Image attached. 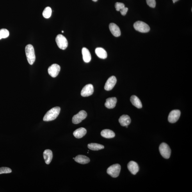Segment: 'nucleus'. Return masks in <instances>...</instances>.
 <instances>
[{"mask_svg": "<svg viewBox=\"0 0 192 192\" xmlns=\"http://www.w3.org/2000/svg\"><path fill=\"white\" fill-rule=\"evenodd\" d=\"M62 33H63V32H64V31H62Z\"/></svg>", "mask_w": 192, "mask_h": 192, "instance_id": "obj_32", "label": "nucleus"}, {"mask_svg": "<svg viewBox=\"0 0 192 192\" xmlns=\"http://www.w3.org/2000/svg\"><path fill=\"white\" fill-rule=\"evenodd\" d=\"M117 100L115 97L107 98L105 103V106L107 108L111 109L114 108L116 106Z\"/></svg>", "mask_w": 192, "mask_h": 192, "instance_id": "obj_14", "label": "nucleus"}, {"mask_svg": "<svg viewBox=\"0 0 192 192\" xmlns=\"http://www.w3.org/2000/svg\"><path fill=\"white\" fill-rule=\"evenodd\" d=\"M135 29L141 33H147L150 30L149 26L143 22L138 21L136 22L134 24Z\"/></svg>", "mask_w": 192, "mask_h": 192, "instance_id": "obj_3", "label": "nucleus"}, {"mask_svg": "<svg viewBox=\"0 0 192 192\" xmlns=\"http://www.w3.org/2000/svg\"><path fill=\"white\" fill-rule=\"evenodd\" d=\"M74 159L77 163L83 164L88 163L90 161V159L88 157L82 155H77Z\"/></svg>", "mask_w": 192, "mask_h": 192, "instance_id": "obj_16", "label": "nucleus"}, {"mask_svg": "<svg viewBox=\"0 0 192 192\" xmlns=\"http://www.w3.org/2000/svg\"><path fill=\"white\" fill-rule=\"evenodd\" d=\"M87 114L86 112L84 110H81L78 113L73 116L72 122L75 124H78L81 123L86 118Z\"/></svg>", "mask_w": 192, "mask_h": 192, "instance_id": "obj_7", "label": "nucleus"}, {"mask_svg": "<svg viewBox=\"0 0 192 192\" xmlns=\"http://www.w3.org/2000/svg\"><path fill=\"white\" fill-rule=\"evenodd\" d=\"M86 133V130L85 128L81 127L75 130L73 134L75 138H81L85 135Z\"/></svg>", "mask_w": 192, "mask_h": 192, "instance_id": "obj_18", "label": "nucleus"}, {"mask_svg": "<svg viewBox=\"0 0 192 192\" xmlns=\"http://www.w3.org/2000/svg\"><path fill=\"white\" fill-rule=\"evenodd\" d=\"M89 149L93 150H98L104 149V147L100 144L96 143H91L88 145Z\"/></svg>", "mask_w": 192, "mask_h": 192, "instance_id": "obj_23", "label": "nucleus"}, {"mask_svg": "<svg viewBox=\"0 0 192 192\" xmlns=\"http://www.w3.org/2000/svg\"><path fill=\"white\" fill-rule=\"evenodd\" d=\"M60 70V66L58 64H54L48 68V72L50 76L55 78L58 76Z\"/></svg>", "mask_w": 192, "mask_h": 192, "instance_id": "obj_9", "label": "nucleus"}, {"mask_svg": "<svg viewBox=\"0 0 192 192\" xmlns=\"http://www.w3.org/2000/svg\"><path fill=\"white\" fill-rule=\"evenodd\" d=\"M9 35L10 33L7 30L4 29L0 30V40L8 38Z\"/></svg>", "mask_w": 192, "mask_h": 192, "instance_id": "obj_25", "label": "nucleus"}, {"mask_svg": "<svg viewBox=\"0 0 192 192\" xmlns=\"http://www.w3.org/2000/svg\"><path fill=\"white\" fill-rule=\"evenodd\" d=\"M115 7L116 10L117 11H120L122 9L125 7V4L123 3L117 2L115 4Z\"/></svg>", "mask_w": 192, "mask_h": 192, "instance_id": "obj_27", "label": "nucleus"}, {"mask_svg": "<svg viewBox=\"0 0 192 192\" xmlns=\"http://www.w3.org/2000/svg\"><path fill=\"white\" fill-rule=\"evenodd\" d=\"M159 150L162 156L164 158L168 159L170 158L171 150L169 146L165 143H162L160 145Z\"/></svg>", "mask_w": 192, "mask_h": 192, "instance_id": "obj_4", "label": "nucleus"}, {"mask_svg": "<svg viewBox=\"0 0 192 192\" xmlns=\"http://www.w3.org/2000/svg\"><path fill=\"white\" fill-rule=\"evenodd\" d=\"M128 170L132 174L136 175L139 170V166L136 162L131 161L129 162L127 165Z\"/></svg>", "mask_w": 192, "mask_h": 192, "instance_id": "obj_12", "label": "nucleus"}, {"mask_svg": "<svg viewBox=\"0 0 192 192\" xmlns=\"http://www.w3.org/2000/svg\"><path fill=\"white\" fill-rule=\"evenodd\" d=\"M94 93V87L91 84H87L82 89L81 95L83 97H87L92 95Z\"/></svg>", "mask_w": 192, "mask_h": 192, "instance_id": "obj_10", "label": "nucleus"}, {"mask_svg": "<svg viewBox=\"0 0 192 192\" xmlns=\"http://www.w3.org/2000/svg\"><path fill=\"white\" fill-rule=\"evenodd\" d=\"M92 1L94 2H97L98 1V0H92Z\"/></svg>", "mask_w": 192, "mask_h": 192, "instance_id": "obj_31", "label": "nucleus"}, {"mask_svg": "<svg viewBox=\"0 0 192 192\" xmlns=\"http://www.w3.org/2000/svg\"><path fill=\"white\" fill-rule=\"evenodd\" d=\"M56 42L58 47L62 50H65L68 46L67 39L61 34H59L56 36Z\"/></svg>", "mask_w": 192, "mask_h": 192, "instance_id": "obj_6", "label": "nucleus"}, {"mask_svg": "<svg viewBox=\"0 0 192 192\" xmlns=\"http://www.w3.org/2000/svg\"><path fill=\"white\" fill-rule=\"evenodd\" d=\"M119 122L122 126H126L130 124L131 122V118L129 116L126 115H123L119 119Z\"/></svg>", "mask_w": 192, "mask_h": 192, "instance_id": "obj_17", "label": "nucleus"}, {"mask_svg": "<svg viewBox=\"0 0 192 192\" xmlns=\"http://www.w3.org/2000/svg\"><path fill=\"white\" fill-rule=\"evenodd\" d=\"M61 108L59 107H55L50 109L47 112L43 117V120L45 122H49L56 118L60 113Z\"/></svg>", "mask_w": 192, "mask_h": 192, "instance_id": "obj_1", "label": "nucleus"}, {"mask_svg": "<svg viewBox=\"0 0 192 192\" xmlns=\"http://www.w3.org/2000/svg\"><path fill=\"white\" fill-rule=\"evenodd\" d=\"M181 112L178 110H175L170 112L168 117L169 122L174 123L177 122L180 118Z\"/></svg>", "mask_w": 192, "mask_h": 192, "instance_id": "obj_8", "label": "nucleus"}, {"mask_svg": "<svg viewBox=\"0 0 192 192\" xmlns=\"http://www.w3.org/2000/svg\"><path fill=\"white\" fill-rule=\"evenodd\" d=\"M82 54L84 62H90L91 60V55L89 50L87 48L83 47L82 49Z\"/></svg>", "mask_w": 192, "mask_h": 192, "instance_id": "obj_19", "label": "nucleus"}, {"mask_svg": "<svg viewBox=\"0 0 192 192\" xmlns=\"http://www.w3.org/2000/svg\"><path fill=\"white\" fill-rule=\"evenodd\" d=\"M147 5L150 7L154 8L156 6L155 0H146Z\"/></svg>", "mask_w": 192, "mask_h": 192, "instance_id": "obj_28", "label": "nucleus"}, {"mask_svg": "<svg viewBox=\"0 0 192 192\" xmlns=\"http://www.w3.org/2000/svg\"><path fill=\"white\" fill-rule=\"evenodd\" d=\"M109 27L111 33L115 37H118L121 35L120 30L117 25L111 23L110 24Z\"/></svg>", "mask_w": 192, "mask_h": 192, "instance_id": "obj_13", "label": "nucleus"}, {"mask_svg": "<svg viewBox=\"0 0 192 192\" xmlns=\"http://www.w3.org/2000/svg\"><path fill=\"white\" fill-rule=\"evenodd\" d=\"M178 1H179V0H173V3H175V2H177Z\"/></svg>", "mask_w": 192, "mask_h": 192, "instance_id": "obj_30", "label": "nucleus"}, {"mask_svg": "<svg viewBox=\"0 0 192 192\" xmlns=\"http://www.w3.org/2000/svg\"><path fill=\"white\" fill-rule=\"evenodd\" d=\"M75 158H73V159H74Z\"/></svg>", "mask_w": 192, "mask_h": 192, "instance_id": "obj_33", "label": "nucleus"}, {"mask_svg": "<svg viewBox=\"0 0 192 192\" xmlns=\"http://www.w3.org/2000/svg\"><path fill=\"white\" fill-rule=\"evenodd\" d=\"M128 10V8L127 7H125L122 9V10H120L121 14L123 16L126 15L127 11Z\"/></svg>", "mask_w": 192, "mask_h": 192, "instance_id": "obj_29", "label": "nucleus"}, {"mask_svg": "<svg viewBox=\"0 0 192 192\" xmlns=\"http://www.w3.org/2000/svg\"><path fill=\"white\" fill-rule=\"evenodd\" d=\"M117 82V79L115 76H112L107 79L104 86L105 90H111L113 89Z\"/></svg>", "mask_w": 192, "mask_h": 192, "instance_id": "obj_11", "label": "nucleus"}, {"mask_svg": "<svg viewBox=\"0 0 192 192\" xmlns=\"http://www.w3.org/2000/svg\"><path fill=\"white\" fill-rule=\"evenodd\" d=\"M95 52L99 58L105 59L107 58V54L106 51L104 49L101 47L96 48Z\"/></svg>", "mask_w": 192, "mask_h": 192, "instance_id": "obj_20", "label": "nucleus"}, {"mask_svg": "<svg viewBox=\"0 0 192 192\" xmlns=\"http://www.w3.org/2000/svg\"><path fill=\"white\" fill-rule=\"evenodd\" d=\"M130 101L133 106L138 109L141 108L142 107V104L140 99L135 95H132L130 98Z\"/></svg>", "mask_w": 192, "mask_h": 192, "instance_id": "obj_21", "label": "nucleus"}, {"mask_svg": "<svg viewBox=\"0 0 192 192\" xmlns=\"http://www.w3.org/2000/svg\"><path fill=\"white\" fill-rule=\"evenodd\" d=\"M25 51L27 61L30 65H33L35 62L36 57L34 48L31 44L27 45L25 49Z\"/></svg>", "mask_w": 192, "mask_h": 192, "instance_id": "obj_2", "label": "nucleus"}, {"mask_svg": "<svg viewBox=\"0 0 192 192\" xmlns=\"http://www.w3.org/2000/svg\"><path fill=\"white\" fill-rule=\"evenodd\" d=\"M43 156L46 163L50 164L53 158V154L52 151L50 150H45L43 152Z\"/></svg>", "mask_w": 192, "mask_h": 192, "instance_id": "obj_15", "label": "nucleus"}, {"mask_svg": "<svg viewBox=\"0 0 192 192\" xmlns=\"http://www.w3.org/2000/svg\"><path fill=\"white\" fill-rule=\"evenodd\" d=\"M121 168L120 164H114L107 169V173L112 177L117 178L120 174Z\"/></svg>", "mask_w": 192, "mask_h": 192, "instance_id": "obj_5", "label": "nucleus"}, {"mask_svg": "<svg viewBox=\"0 0 192 192\" xmlns=\"http://www.w3.org/2000/svg\"><path fill=\"white\" fill-rule=\"evenodd\" d=\"M101 136L105 138H114L115 134L112 130L109 129L103 130L101 132Z\"/></svg>", "mask_w": 192, "mask_h": 192, "instance_id": "obj_22", "label": "nucleus"}, {"mask_svg": "<svg viewBox=\"0 0 192 192\" xmlns=\"http://www.w3.org/2000/svg\"><path fill=\"white\" fill-rule=\"evenodd\" d=\"M52 12L51 8L50 7H47L43 11L42 13L43 17L46 19H48L51 17Z\"/></svg>", "mask_w": 192, "mask_h": 192, "instance_id": "obj_24", "label": "nucleus"}, {"mask_svg": "<svg viewBox=\"0 0 192 192\" xmlns=\"http://www.w3.org/2000/svg\"><path fill=\"white\" fill-rule=\"evenodd\" d=\"M12 172V170L10 168L8 167L0 168V174H3L10 173Z\"/></svg>", "mask_w": 192, "mask_h": 192, "instance_id": "obj_26", "label": "nucleus"}]
</instances>
